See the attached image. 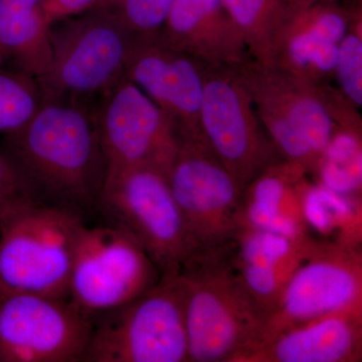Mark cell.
Segmentation results:
<instances>
[{
  "label": "cell",
  "mask_w": 362,
  "mask_h": 362,
  "mask_svg": "<svg viewBox=\"0 0 362 362\" xmlns=\"http://www.w3.org/2000/svg\"><path fill=\"white\" fill-rule=\"evenodd\" d=\"M1 151L33 201L85 218L97 213L107 175L95 102L45 98Z\"/></svg>",
  "instance_id": "obj_1"
},
{
  "label": "cell",
  "mask_w": 362,
  "mask_h": 362,
  "mask_svg": "<svg viewBox=\"0 0 362 362\" xmlns=\"http://www.w3.org/2000/svg\"><path fill=\"white\" fill-rule=\"evenodd\" d=\"M189 362H240L258 343L267 315L220 247L195 251L178 271Z\"/></svg>",
  "instance_id": "obj_2"
},
{
  "label": "cell",
  "mask_w": 362,
  "mask_h": 362,
  "mask_svg": "<svg viewBox=\"0 0 362 362\" xmlns=\"http://www.w3.org/2000/svg\"><path fill=\"white\" fill-rule=\"evenodd\" d=\"M82 216L32 199L0 216V292L69 300Z\"/></svg>",
  "instance_id": "obj_3"
},
{
  "label": "cell",
  "mask_w": 362,
  "mask_h": 362,
  "mask_svg": "<svg viewBox=\"0 0 362 362\" xmlns=\"http://www.w3.org/2000/svg\"><path fill=\"white\" fill-rule=\"evenodd\" d=\"M83 362H189L185 302L178 274L93 317Z\"/></svg>",
  "instance_id": "obj_4"
},
{
  "label": "cell",
  "mask_w": 362,
  "mask_h": 362,
  "mask_svg": "<svg viewBox=\"0 0 362 362\" xmlns=\"http://www.w3.org/2000/svg\"><path fill=\"white\" fill-rule=\"evenodd\" d=\"M133 35L96 6L51 25V61L37 78L42 97L95 102L125 74Z\"/></svg>",
  "instance_id": "obj_5"
},
{
  "label": "cell",
  "mask_w": 362,
  "mask_h": 362,
  "mask_svg": "<svg viewBox=\"0 0 362 362\" xmlns=\"http://www.w3.org/2000/svg\"><path fill=\"white\" fill-rule=\"evenodd\" d=\"M97 214L134 237L161 277L177 274L197 251L168 175L160 169L140 166L107 176Z\"/></svg>",
  "instance_id": "obj_6"
},
{
  "label": "cell",
  "mask_w": 362,
  "mask_h": 362,
  "mask_svg": "<svg viewBox=\"0 0 362 362\" xmlns=\"http://www.w3.org/2000/svg\"><path fill=\"white\" fill-rule=\"evenodd\" d=\"M237 68L280 156L303 166L311 176L337 128L322 85L252 58Z\"/></svg>",
  "instance_id": "obj_7"
},
{
  "label": "cell",
  "mask_w": 362,
  "mask_h": 362,
  "mask_svg": "<svg viewBox=\"0 0 362 362\" xmlns=\"http://www.w3.org/2000/svg\"><path fill=\"white\" fill-rule=\"evenodd\" d=\"M160 279L156 263L129 233L112 223H85L71 269L69 301L92 319L148 291Z\"/></svg>",
  "instance_id": "obj_8"
},
{
  "label": "cell",
  "mask_w": 362,
  "mask_h": 362,
  "mask_svg": "<svg viewBox=\"0 0 362 362\" xmlns=\"http://www.w3.org/2000/svg\"><path fill=\"white\" fill-rule=\"evenodd\" d=\"M199 121L207 144L244 190L283 159L259 120L237 66L206 64Z\"/></svg>",
  "instance_id": "obj_9"
},
{
  "label": "cell",
  "mask_w": 362,
  "mask_h": 362,
  "mask_svg": "<svg viewBox=\"0 0 362 362\" xmlns=\"http://www.w3.org/2000/svg\"><path fill=\"white\" fill-rule=\"evenodd\" d=\"M337 313H362L361 247L315 239L286 282L251 350L281 331Z\"/></svg>",
  "instance_id": "obj_10"
},
{
  "label": "cell",
  "mask_w": 362,
  "mask_h": 362,
  "mask_svg": "<svg viewBox=\"0 0 362 362\" xmlns=\"http://www.w3.org/2000/svg\"><path fill=\"white\" fill-rule=\"evenodd\" d=\"M168 180L197 250L218 246L239 228L244 189L204 136H180Z\"/></svg>",
  "instance_id": "obj_11"
},
{
  "label": "cell",
  "mask_w": 362,
  "mask_h": 362,
  "mask_svg": "<svg viewBox=\"0 0 362 362\" xmlns=\"http://www.w3.org/2000/svg\"><path fill=\"white\" fill-rule=\"evenodd\" d=\"M108 176L150 166L168 175L180 133L170 117L125 77L95 101Z\"/></svg>",
  "instance_id": "obj_12"
},
{
  "label": "cell",
  "mask_w": 362,
  "mask_h": 362,
  "mask_svg": "<svg viewBox=\"0 0 362 362\" xmlns=\"http://www.w3.org/2000/svg\"><path fill=\"white\" fill-rule=\"evenodd\" d=\"M90 328L69 300L0 292V362H83Z\"/></svg>",
  "instance_id": "obj_13"
},
{
  "label": "cell",
  "mask_w": 362,
  "mask_h": 362,
  "mask_svg": "<svg viewBox=\"0 0 362 362\" xmlns=\"http://www.w3.org/2000/svg\"><path fill=\"white\" fill-rule=\"evenodd\" d=\"M204 68L206 63L169 44L160 32L134 33L124 77L170 117L181 136H202Z\"/></svg>",
  "instance_id": "obj_14"
},
{
  "label": "cell",
  "mask_w": 362,
  "mask_h": 362,
  "mask_svg": "<svg viewBox=\"0 0 362 362\" xmlns=\"http://www.w3.org/2000/svg\"><path fill=\"white\" fill-rule=\"evenodd\" d=\"M361 358L362 313H337L281 331L240 362H357Z\"/></svg>",
  "instance_id": "obj_15"
},
{
  "label": "cell",
  "mask_w": 362,
  "mask_h": 362,
  "mask_svg": "<svg viewBox=\"0 0 362 362\" xmlns=\"http://www.w3.org/2000/svg\"><path fill=\"white\" fill-rule=\"evenodd\" d=\"M160 33L206 64L239 66L251 59L223 0H175Z\"/></svg>",
  "instance_id": "obj_16"
},
{
  "label": "cell",
  "mask_w": 362,
  "mask_h": 362,
  "mask_svg": "<svg viewBox=\"0 0 362 362\" xmlns=\"http://www.w3.org/2000/svg\"><path fill=\"white\" fill-rule=\"evenodd\" d=\"M309 177L300 164L276 162L245 188L240 225L292 240L311 237L301 213V190Z\"/></svg>",
  "instance_id": "obj_17"
},
{
  "label": "cell",
  "mask_w": 362,
  "mask_h": 362,
  "mask_svg": "<svg viewBox=\"0 0 362 362\" xmlns=\"http://www.w3.org/2000/svg\"><path fill=\"white\" fill-rule=\"evenodd\" d=\"M47 0H0V58L35 78L51 61V23Z\"/></svg>",
  "instance_id": "obj_18"
},
{
  "label": "cell",
  "mask_w": 362,
  "mask_h": 362,
  "mask_svg": "<svg viewBox=\"0 0 362 362\" xmlns=\"http://www.w3.org/2000/svg\"><path fill=\"white\" fill-rule=\"evenodd\" d=\"M301 213L311 232L324 242L361 247V197L335 194L310 177L302 187Z\"/></svg>",
  "instance_id": "obj_19"
},
{
  "label": "cell",
  "mask_w": 362,
  "mask_h": 362,
  "mask_svg": "<svg viewBox=\"0 0 362 362\" xmlns=\"http://www.w3.org/2000/svg\"><path fill=\"white\" fill-rule=\"evenodd\" d=\"M223 1L251 58L274 65L276 42L291 11L285 0Z\"/></svg>",
  "instance_id": "obj_20"
},
{
  "label": "cell",
  "mask_w": 362,
  "mask_h": 362,
  "mask_svg": "<svg viewBox=\"0 0 362 362\" xmlns=\"http://www.w3.org/2000/svg\"><path fill=\"white\" fill-rule=\"evenodd\" d=\"M338 45L324 40L281 35L274 65L312 85L330 84L335 80Z\"/></svg>",
  "instance_id": "obj_21"
},
{
  "label": "cell",
  "mask_w": 362,
  "mask_h": 362,
  "mask_svg": "<svg viewBox=\"0 0 362 362\" xmlns=\"http://www.w3.org/2000/svg\"><path fill=\"white\" fill-rule=\"evenodd\" d=\"M42 100L37 78L11 66H0V134L11 135L23 127Z\"/></svg>",
  "instance_id": "obj_22"
},
{
  "label": "cell",
  "mask_w": 362,
  "mask_h": 362,
  "mask_svg": "<svg viewBox=\"0 0 362 362\" xmlns=\"http://www.w3.org/2000/svg\"><path fill=\"white\" fill-rule=\"evenodd\" d=\"M350 21L338 45L335 81L356 108L362 107V0H349Z\"/></svg>",
  "instance_id": "obj_23"
},
{
  "label": "cell",
  "mask_w": 362,
  "mask_h": 362,
  "mask_svg": "<svg viewBox=\"0 0 362 362\" xmlns=\"http://www.w3.org/2000/svg\"><path fill=\"white\" fill-rule=\"evenodd\" d=\"M175 0H102L99 6L115 16L131 33L160 32Z\"/></svg>",
  "instance_id": "obj_24"
},
{
  "label": "cell",
  "mask_w": 362,
  "mask_h": 362,
  "mask_svg": "<svg viewBox=\"0 0 362 362\" xmlns=\"http://www.w3.org/2000/svg\"><path fill=\"white\" fill-rule=\"evenodd\" d=\"M28 199L32 197L16 169L0 149V216L9 207Z\"/></svg>",
  "instance_id": "obj_25"
},
{
  "label": "cell",
  "mask_w": 362,
  "mask_h": 362,
  "mask_svg": "<svg viewBox=\"0 0 362 362\" xmlns=\"http://www.w3.org/2000/svg\"><path fill=\"white\" fill-rule=\"evenodd\" d=\"M102 0H47L45 11L51 25L57 21L84 13L99 6Z\"/></svg>",
  "instance_id": "obj_26"
},
{
  "label": "cell",
  "mask_w": 362,
  "mask_h": 362,
  "mask_svg": "<svg viewBox=\"0 0 362 362\" xmlns=\"http://www.w3.org/2000/svg\"><path fill=\"white\" fill-rule=\"evenodd\" d=\"M285 1L290 8L297 9L312 6V4H318V2H344L347 0H285Z\"/></svg>",
  "instance_id": "obj_27"
},
{
  "label": "cell",
  "mask_w": 362,
  "mask_h": 362,
  "mask_svg": "<svg viewBox=\"0 0 362 362\" xmlns=\"http://www.w3.org/2000/svg\"><path fill=\"white\" fill-rule=\"evenodd\" d=\"M6 66V65H4V61H2V59L0 58V66Z\"/></svg>",
  "instance_id": "obj_28"
}]
</instances>
